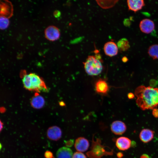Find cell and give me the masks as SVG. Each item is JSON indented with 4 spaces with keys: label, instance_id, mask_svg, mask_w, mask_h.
Here are the masks:
<instances>
[{
    "label": "cell",
    "instance_id": "6da1fadb",
    "mask_svg": "<svg viewBox=\"0 0 158 158\" xmlns=\"http://www.w3.org/2000/svg\"><path fill=\"white\" fill-rule=\"evenodd\" d=\"M136 104L142 110L153 109L158 105V88L141 85L135 91Z\"/></svg>",
    "mask_w": 158,
    "mask_h": 158
},
{
    "label": "cell",
    "instance_id": "7a4b0ae2",
    "mask_svg": "<svg viewBox=\"0 0 158 158\" xmlns=\"http://www.w3.org/2000/svg\"><path fill=\"white\" fill-rule=\"evenodd\" d=\"M24 86L30 90L44 91L47 88L44 81L37 75L30 73L25 75L22 79Z\"/></svg>",
    "mask_w": 158,
    "mask_h": 158
},
{
    "label": "cell",
    "instance_id": "3957f363",
    "mask_svg": "<svg viewBox=\"0 0 158 158\" xmlns=\"http://www.w3.org/2000/svg\"><path fill=\"white\" fill-rule=\"evenodd\" d=\"M83 64L85 72L90 75H97L103 70V65L98 57L89 56Z\"/></svg>",
    "mask_w": 158,
    "mask_h": 158
},
{
    "label": "cell",
    "instance_id": "277c9868",
    "mask_svg": "<svg viewBox=\"0 0 158 158\" xmlns=\"http://www.w3.org/2000/svg\"><path fill=\"white\" fill-rule=\"evenodd\" d=\"M45 38L49 41H54L58 40L60 36L59 29L56 27L50 25L47 27L44 30Z\"/></svg>",
    "mask_w": 158,
    "mask_h": 158
},
{
    "label": "cell",
    "instance_id": "5b68a950",
    "mask_svg": "<svg viewBox=\"0 0 158 158\" xmlns=\"http://www.w3.org/2000/svg\"><path fill=\"white\" fill-rule=\"evenodd\" d=\"M139 28L140 30L145 34L151 33L155 28V25L152 20L146 18L141 20L139 24Z\"/></svg>",
    "mask_w": 158,
    "mask_h": 158
},
{
    "label": "cell",
    "instance_id": "8992f818",
    "mask_svg": "<svg viewBox=\"0 0 158 158\" xmlns=\"http://www.w3.org/2000/svg\"><path fill=\"white\" fill-rule=\"evenodd\" d=\"M111 129L115 134L121 135L126 131V126L123 122L120 121H116L111 123Z\"/></svg>",
    "mask_w": 158,
    "mask_h": 158
},
{
    "label": "cell",
    "instance_id": "52a82bcc",
    "mask_svg": "<svg viewBox=\"0 0 158 158\" xmlns=\"http://www.w3.org/2000/svg\"><path fill=\"white\" fill-rule=\"evenodd\" d=\"M118 49L117 45L114 42L109 41L106 43L104 47L105 54L107 56L112 57L118 53Z\"/></svg>",
    "mask_w": 158,
    "mask_h": 158
},
{
    "label": "cell",
    "instance_id": "ba28073f",
    "mask_svg": "<svg viewBox=\"0 0 158 158\" xmlns=\"http://www.w3.org/2000/svg\"><path fill=\"white\" fill-rule=\"evenodd\" d=\"M89 146L88 140L84 137H79L75 141L74 147L78 152H82L86 151L88 150Z\"/></svg>",
    "mask_w": 158,
    "mask_h": 158
},
{
    "label": "cell",
    "instance_id": "9c48e42d",
    "mask_svg": "<svg viewBox=\"0 0 158 158\" xmlns=\"http://www.w3.org/2000/svg\"><path fill=\"white\" fill-rule=\"evenodd\" d=\"M62 133V131L60 128L57 126H53L48 128L47 134L49 139L56 141L61 138Z\"/></svg>",
    "mask_w": 158,
    "mask_h": 158
},
{
    "label": "cell",
    "instance_id": "30bf717a",
    "mask_svg": "<svg viewBox=\"0 0 158 158\" xmlns=\"http://www.w3.org/2000/svg\"><path fill=\"white\" fill-rule=\"evenodd\" d=\"M131 144L130 140L125 137H121L118 138L116 142V145L117 148L122 151L129 148L131 146Z\"/></svg>",
    "mask_w": 158,
    "mask_h": 158
},
{
    "label": "cell",
    "instance_id": "8fae6325",
    "mask_svg": "<svg viewBox=\"0 0 158 158\" xmlns=\"http://www.w3.org/2000/svg\"><path fill=\"white\" fill-rule=\"evenodd\" d=\"M127 1L128 9L135 13L141 9L145 5L143 0H128Z\"/></svg>",
    "mask_w": 158,
    "mask_h": 158
},
{
    "label": "cell",
    "instance_id": "7c38bea8",
    "mask_svg": "<svg viewBox=\"0 0 158 158\" xmlns=\"http://www.w3.org/2000/svg\"><path fill=\"white\" fill-rule=\"evenodd\" d=\"M154 132L152 130L148 129H144L140 132L139 138L144 143H147L151 141L153 138Z\"/></svg>",
    "mask_w": 158,
    "mask_h": 158
},
{
    "label": "cell",
    "instance_id": "4fadbf2b",
    "mask_svg": "<svg viewBox=\"0 0 158 158\" xmlns=\"http://www.w3.org/2000/svg\"><path fill=\"white\" fill-rule=\"evenodd\" d=\"M1 15L5 17L7 16L8 18L11 16L13 12V8L11 4L7 1V2H1Z\"/></svg>",
    "mask_w": 158,
    "mask_h": 158
},
{
    "label": "cell",
    "instance_id": "5bb4252c",
    "mask_svg": "<svg viewBox=\"0 0 158 158\" xmlns=\"http://www.w3.org/2000/svg\"><path fill=\"white\" fill-rule=\"evenodd\" d=\"M73 154V152L71 149L63 147L58 150L56 155L57 158H72Z\"/></svg>",
    "mask_w": 158,
    "mask_h": 158
},
{
    "label": "cell",
    "instance_id": "9a60e30c",
    "mask_svg": "<svg viewBox=\"0 0 158 158\" xmlns=\"http://www.w3.org/2000/svg\"><path fill=\"white\" fill-rule=\"evenodd\" d=\"M95 89L96 92L99 93L105 94L108 91L109 87L105 80L100 79L96 83Z\"/></svg>",
    "mask_w": 158,
    "mask_h": 158
},
{
    "label": "cell",
    "instance_id": "2e32d148",
    "mask_svg": "<svg viewBox=\"0 0 158 158\" xmlns=\"http://www.w3.org/2000/svg\"><path fill=\"white\" fill-rule=\"evenodd\" d=\"M45 102L44 98L41 96L37 95L32 99L31 104L32 107L36 109H40L44 106Z\"/></svg>",
    "mask_w": 158,
    "mask_h": 158
},
{
    "label": "cell",
    "instance_id": "e0dca14e",
    "mask_svg": "<svg viewBox=\"0 0 158 158\" xmlns=\"http://www.w3.org/2000/svg\"><path fill=\"white\" fill-rule=\"evenodd\" d=\"M117 45L118 49L121 51H126L130 47L129 42L128 40L126 38H123L119 40Z\"/></svg>",
    "mask_w": 158,
    "mask_h": 158
},
{
    "label": "cell",
    "instance_id": "ac0fdd59",
    "mask_svg": "<svg viewBox=\"0 0 158 158\" xmlns=\"http://www.w3.org/2000/svg\"><path fill=\"white\" fill-rule=\"evenodd\" d=\"M148 53L153 59H158V44H155L150 46L148 49Z\"/></svg>",
    "mask_w": 158,
    "mask_h": 158
},
{
    "label": "cell",
    "instance_id": "d6986e66",
    "mask_svg": "<svg viewBox=\"0 0 158 158\" xmlns=\"http://www.w3.org/2000/svg\"><path fill=\"white\" fill-rule=\"evenodd\" d=\"M9 24V21L8 18L2 16H0V28L2 30L8 28Z\"/></svg>",
    "mask_w": 158,
    "mask_h": 158
},
{
    "label": "cell",
    "instance_id": "ffe728a7",
    "mask_svg": "<svg viewBox=\"0 0 158 158\" xmlns=\"http://www.w3.org/2000/svg\"><path fill=\"white\" fill-rule=\"evenodd\" d=\"M72 158H87L86 156L81 152H75L73 155Z\"/></svg>",
    "mask_w": 158,
    "mask_h": 158
},
{
    "label": "cell",
    "instance_id": "44dd1931",
    "mask_svg": "<svg viewBox=\"0 0 158 158\" xmlns=\"http://www.w3.org/2000/svg\"><path fill=\"white\" fill-rule=\"evenodd\" d=\"M44 156L46 158H54L53 153L49 151H46L44 153Z\"/></svg>",
    "mask_w": 158,
    "mask_h": 158
},
{
    "label": "cell",
    "instance_id": "7402d4cb",
    "mask_svg": "<svg viewBox=\"0 0 158 158\" xmlns=\"http://www.w3.org/2000/svg\"><path fill=\"white\" fill-rule=\"evenodd\" d=\"M152 114L156 118H158V109L155 108L152 109Z\"/></svg>",
    "mask_w": 158,
    "mask_h": 158
},
{
    "label": "cell",
    "instance_id": "603a6c76",
    "mask_svg": "<svg viewBox=\"0 0 158 158\" xmlns=\"http://www.w3.org/2000/svg\"><path fill=\"white\" fill-rule=\"evenodd\" d=\"M123 24L125 26H128L131 24L130 21L128 18L125 19L123 21Z\"/></svg>",
    "mask_w": 158,
    "mask_h": 158
},
{
    "label": "cell",
    "instance_id": "cb8c5ba5",
    "mask_svg": "<svg viewBox=\"0 0 158 158\" xmlns=\"http://www.w3.org/2000/svg\"><path fill=\"white\" fill-rule=\"evenodd\" d=\"M157 81L155 80H152L150 81V84L152 86H155L157 85Z\"/></svg>",
    "mask_w": 158,
    "mask_h": 158
},
{
    "label": "cell",
    "instance_id": "d4e9b609",
    "mask_svg": "<svg viewBox=\"0 0 158 158\" xmlns=\"http://www.w3.org/2000/svg\"><path fill=\"white\" fill-rule=\"evenodd\" d=\"M60 15L61 12L58 10H56L54 12V15L56 18L59 17Z\"/></svg>",
    "mask_w": 158,
    "mask_h": 158
},
{
    "label": "cell",
    "instance_id": "484cf974",
    "mask_svg": "<svg viewBox=\"0 0 158 158\" xmlns=\"http://www.w3.org/2000/svg\"><path fill=\"white\" fill-rule=\"evenodd\" d=\"M135 95L133 93L130 92L128 94V97L129 99H131L134 98Z\"/></svg>",
    "mask_w": 158,
    "mask_h": 158
},
{
    "label": "cell",
    "instance_id": "4316f807",
    "mask_svg": "<svg viewBox=\"0 0 158 158\" xmlns=\"http://www.w3.org/2000/svg\"><path fill=\"white\" fill-rule=\"evenodd\" d=\"M140 158H150V157L147 154H143L141 155Z\"/></svg>",
    "mask_w": 158,
    "mask_h": 158
},
{
    "label": "cell",
    "instance_id": "83f0119b",
    "mask_svg": "<svg viewBox=\"0 0 158 158\" xmlns=\"http://www.w3.org/2000/svg\"><path fill=\"white\" fill-rule=\"evenodd\" d=\"M122 60L123 62H126L128 61V59L126 57L124 56L122 59Z\"/></svg>",
    "mask_w": 158,
    "mask_h": 158
},
{
    "label": "cell",
    "instance_id": "f1b7e54d",
    "mask_svg": "<svg viewBox=\"0 0 158 158\" xmlns=\"http://www.w3.org/2000/svg\"><path fill=\"white\" fill-rule=\"evenodd\" d=\"M117 157L119 158H121L123 156V154L122 153L118 152L117 154Z\"/></svg>",
    "mask_w": 158,
    "mask_h": 158
},
{
    "label": "cell",
    "instance_id": "f546056e",
    "mask_svg": "<svg viewBox=\"0 0 158 158\" xmlns=\"http://www.w3.org/2000/svg\"><path fill=\"white\" fill-rule=\"evenodd\" d=\"M3 124L1 122V121H0V132L3 129Z\"/></svg>",
    "mask_w": 158,
    "mask_h": 158
}]
</instances>
